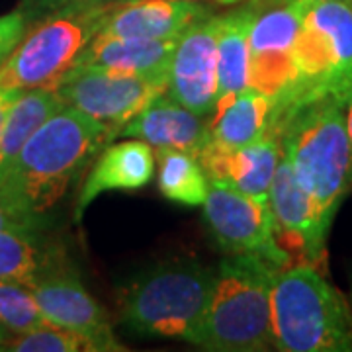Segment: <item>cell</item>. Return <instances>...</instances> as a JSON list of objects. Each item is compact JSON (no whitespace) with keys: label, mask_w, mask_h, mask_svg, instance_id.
<instances>
[{"label":"cell","mask_w":352,"mask_h":352,"mask_svg":"<svg viewBox=\"0 0 352 352\" xmlns=\"http://www.w3.org/2000/svg\"><path fill=\"white\" fill-rule=\"evenodd\" d=\"M280 270L256 254H229L215 268L200 349L261 352L274 349L272 284Z\"/></svg>","instance_id":"277c9868"},{"label":"cell","mask_w":352,"mask_h":352,"mask_svg":"<svg viewBox=\"0 0 352 352\" xmlns=\"http://www.w3.org/2000/svg\"><path fill=\"white\" fill-rule=\"evenodd\" d=\"M272 339L282 352H352V309L315 264H288L272 284Z\"/></svg>","instance_id":"5b68a950"},{"label":"cell","mask_w":352,"mask_h":352,"mask_svg":"<svg viewBox=\"0 0 352 352\" xmlns=\"http://www.w3.org/2000/svg\"><path fill=\"white\" fill-rule=\"evenodd\" d=\"M272 110L274 102L252 88L221 96L206 120L210 141L227 149L251 145L268 131Z\"/></svg>","instance_id":"d6986e66"},{"label":"cell","mask_w":352,"mask_h":352,"mask_svg":"<svg viewBox=\"0 0 352 352\" xmlns=\"http://www.w3.org/2000/svg\"><path fill=\"white\" fill-rule=\"evenodd\" d=\"M155 161L159 163V190L166 200L188 208L204 206L210 178L192 153L157 149Z\"/></svg>","instance_id":"603a6c76"},{"label":"cell","mask_w":352,"mask_h":352,"mask_svg":"<svg viewBox=\"0 0 352 352\" xmlns=\"http://www.w3.org/2000/svg\"><path fill=\"white\" fill-rule=\"evenodd\" d=\"M50 321L39 314L32 289L20 280H0V327L10 335L43 327Z\"/></svg>","instance_id":"d4e9b609"},{"label":"cell","mask_w":352,"mask_h":352,"mask_svg":"<svg viewBox=\"0 0 352 352\" xmlns=\"http://www.w3.org/2000/svg\"><path fill=\"white\" fill-rule=\"evenodd\" d=\"M118 138L141 139L155 149H178L198 159L210 135L206 118L164 94L127 122Z\"/></svg>","instance_id":"ac0fdd59"},{"label":"cell","mask_w":352,"mask_h":352,"mask_svg":"<svg viewBox=\"0 0 352 352\" xmlns=\"http://www.w3.org/2000/svg\"><path fill=\"white\" fill-rule=\"evenodd\" d=\"M204 217L217 247L227 254H256L284 268L292 256L280 247L268 200H258L226 182H210Z\"/></svg>","instance_id":"9c48e42d"},{"label":"cell","mask_w":352,"mask_h":352,"mask_svg":"<svg viewBox=\"0 0 352 352\" xmlns=\"http://www.w3.org/2000/svg\"><path fill=\"white\" fill-rule=\"evenodd\" d=\"M349 106L333 100L303 104L270 124L280 138L282 155L309 196L315 221L327 239L333 217L352 188V141Z\"/></svg>","instance_id":"6da1fadb"},{"label":"cell","mask_w":352,"mask_h":352,"mask_svg":"<svg viewBox=\"0 0 352 352\" xmlns=\"http://www.w3.org/2000/svg\"><path fill=\"white\" fill-rule=\"evenodd\" d=\"M251 0L219 16L217 32V98L249 88Z\"/></svg>","instance_id":"ffe728a7"},{"label":"cell","mask_w":352,"mask_h":352,"mask_svg":"<svg viewBox=\"0 0 352 352\" xmlns=\"http://www.w3.org/2000/svg\"><path fill=\"white\" fill-rule=\"evenodd\" d=\"M116 6V4H113ZM113 6L69 2L25 32L0 67V88H57L106 24Z\"/></svg>","instance_id":"52a82bcc"},{"label":"cell","mask_w":352,"mask_h":352,"mask_svg":"<svg viewBox=\"0 0 352 352\" xmlns=\"http://www.w3.org/2000/svg\"><path fill=\"white\" fill-rule=\"evenodd\" d=\"M55 90L65 106L96 120L118 139L127 122L166 94L168 82L98 69H75Z\"/></svg>","instance_id":"30bf717a"},{"label":"cell","mask_w":352,"mask_h":352,"mask_svg":"<svg viewBox=\"0 0 352 352\" xmlns=\"http://www.w3.org/2000/svg\"><path fill=\"white\" fill-rule=\"evenodd\" d=\"M188 2H219V4H235V2H245V0H188Z\"/></svg>","instance_id":"4dcf8cb0"},{"label":"cell","mask_w":352,"mask_h":352,"mask_svg":"<svg viewBox=\"0 0 352 352\" xmlns=\"http://www.w3.org/2000/svg\"><path fill=\"white\" fill-rule=\"evenodd\" d=\"M28 284L39 314L57 327L71 329L98 344L100 352L126 351L113 335L112 323L88 289L80 274L67 258L55 263Z\"/></svg>","instance_id":"8fae6325"},{"label":"cell","mask_w":352,"mask_h":352,"mask_svg":"<svg viewBox=\"0 0 352 352\" xmlns=\"http://www.w3.org/2000/svg\"><path fill=\"white\" fill-rule=\"evenodd\" d=\"M76 4H82V6H113V4H122L127 0H73Z\"/></svg>","instance_id":"f546056e"},{"label":"cell","mask_w":352,"mask_h":352,"mask_svg":"<svg viewBox=\"0 0 352 352\" xmlns=\"http://www.w3.org/2000/svg\"><path fill=\"white\" fill-rule=\"evenodd\" d=\"M155 175V151L149 143L133 139L104 147L90 168L76 200L75 221L78 223L88 206L104 192L139 190L147 186Z\"/></svg>","instance_id":"e0dca14e"},{"label":"cell","mask_w":352,"mask_h":352,"mask_svg":"<svg viewBox=\"0 0 352 352\" xmlns=\"http://www.w3.org/2000/svg\"><path fill=\"white\" fill-rule=\"evenodd\" d=\"M280 159V138L270 129L258 141L237 149H227L208 139L198 153L210 182H226L258 200H268Z\"/></svg>","instance_id":"5bb4252c"},{"label":"cell","mask_w":352,"mask_h":352,"mask_svg":"<svg viewBox=\"0 0 352 352\" xmlns=\"http://www.w3.org/2000/svg\"><path fill=\"white\" fill-rule=\"evenodd\" d=\"M43 226L45 217L30 212L0 190V231H39Z\"/></svg>","instance_id":"484cf974"},{"label":"cell","mask_w":352,"mask_h":352,"mask_svg":"<svg viewBox=\"0 0 352 352\" xmlns=\"http://www.w3.org/2000/svg\"><path fill=\"white\" fill-rule=\"evenodd\" d=\"M212 10L201 2L188 0H127L116 4L102 28L112 38L170 39Z\"/></svg>","instance_id":"2e32d148"},{"label":"cell","mask_w":352,"mask_h":352,"mask_svg":"<svg viewBox=\"0 0 352 352\" xmlns=\"http://www.w3.org/2000/svg\"><path fill=\"white\" fill-rule=\"evenodd\" d=\"M294 85L286 100L272 110V122L321 98L351 104L352 4L340 0L305 2L302 28L294 45Z\"/></svg>","instance_id":"8992f818"},{"label":"cell","mask_w":352,"mask_h":352,"mask_svg":"<svg viewBox=\"0 0 352 352\" xmlns=\"http://www.w3.org/2000/svg\"><path fill=\"white\" fill-rule=\"evenodd\" d=\"M24 2L34 10H50V12H53V10H59V8L67 6L71 0H24Z\"/></svg>","instance_id":"f1b7e54d"},{"label":"cell","mask_w":352,"mask_h":352,"mask_svg":"<svg viewBox=\"0 0 352 352\" xmlns=\"http://www.w3.org/2000/svg\"><path fill=\"white\" fill-rule=\"evenodd\" d=\"M176 41L178 38H112L98 34L82 51L75 69H98L168 82Z\"/></svg>","instance_id":"9a60e30c"},{"label":"cell","mask_w":352,"mask_h":352,"mask_svg":"<svg viewBox=\"0 0 352 352\" xmlns=\"http://www.w3.org/2000/svg\"><path fill=\"white\" fill-rule=\"evenodd\" d=\"M8 337H10V333H8V331H6L4 327H0V344H2L4 340L8 339Z\"/></svg>","instance_id":"d6a6232c"},{"label":"cell","mask_w":352,"mask_h":352,"mask_svg":"<svg viewBox=\"0 0 352 352\" xmlns=\"http://www.w3.org/2000/svg\"><path fill=\"white\" fill-rule=\"evenodd\" d=\"M0 351L14 352H100L98 344L80 333L47 323L8 337L0 344Z\"/></svg>","instance_id":"cb8c5ba5"},{"label":"cell","mask_w":352,"mask_h":352,"mask_svg":"<svg viewBox=\"0 0 352 352\" xmlns=\"http://www.w3.org/2000/svg\"><path fill=\"white\" fill-rule=\"evenodd\" d=\"M346 122H349V133H351V141H352V100L349 104V110H346Z\"/></svg>","instance_id":"1f68e13d"},{"label":"cell","mask_w":352,"mask_h":352,"mask_svg":"<svg viewBox=\"0 0 352 352\" xmlns=\"http://www.w3.org/2000/svg\"><path fill=\"white\" fill-rule=\"evenodd\" d=\"M307 0H251L249 30V88L278 108L296 78L294 45L300 34Z\"/></svg>","instance_id":"ba28073f"},{"label":"cell","mask_w":352,"mask_h":352,"mask_svg":"<svg viewBox=\"0 0 352 352\" xmlns=\"http://www.w3.org/2000/svg\"><path fill=\"white\" fill-rule=\"evenodd\" d=\"M63 106L55 88H32L16 98L0 133V180L12 166L25 141Z\"/></svg>","instance_id":"44dd1931"},{"label":"cell","mask_w":352,"mask_h":352,"mask_svg":"<svg viewBox=\"0 0 352 352\" xmlns=\"http://www.w3.org/2000/svg\"><path fill=\"white\" fill-rule=\"evenodd\" d=\"M268 204L274 217V233L280 247L289 256L292 252H298L303 263H321L327 239L317 227L309 196L300 186L292 164L284 155L270 184Z\"/></svg>","instance_id":"4fadbf2b"},{"label":"cell","mask_w":352,"mask_h":352,"mask_svg":"<svg viewBox=\"0 0 352 352\" xmlns=\"http://www.w3.org/2000/svg\"><path fill=\"white\" fill-rule=\"evenodd\" d=\"M63 258V249L45 243L39 231H0V280L30 282Z\"/></svg>","instance_id":"7402d4cb"},{"label":"cell","mask_w":352,"mask_h":352,"mask_svg":"<svg viewBox=\"0 0 352 352\" xmlns=\"http://www.w3.org/2000/svg\"><path fill=\"white\" fill-rule=\"evenodd\" d=\"M25 32H28V20L22 10H14L0 16V67L18 47Z\"/></svg>","instance_id":"4316f807"},{"label":"cell","mask_w":352,"mask_h":352,"mask_svg":"<svg viewBox=\"0 0 352 352\" xmlns=\"http://www.w3.org/2000/svg\"><path fill=\"white\" fill-rule=\"evenodd\" d=\"M340 2H346V4H352V0H340Z\"/></svg>","instance_id":"836d02e7"},{"label":"cell","mask_w":352,"mask_h":352,"mask_svg":"<svg viewBox=\"0 0 352 352\" xmlns=\"http://www.w3.org/2000/svg\"><path fill=\"white\" fill-rule=\"evenodd\" d=\"M351 298H352V278H351Z\"/></svg>","instance_id":"e575fe53"},{"label":"cell","mask_w":352,"mask_h":352,"mask_svg":"<svg viewBox=\"0 0 352 352\" xmlns=\"http://www.w3.org/2000/svg\"><path fill=\"white\" fill-rule=\"evenodd\" d=\"M22 92L20 90H12V88H0V133H2V127L6 122V116L10 112L12 104L16 98L20 96Z\"/></svg>","instance_id":"83f0119b"},{"label":"cell","mask_w":352,"mask_h":352,"mask_svg":"<svg viewBox=\"0 0 352 352\" xmlns=\"http://www.w3.org/2000/svg\"><path fill=\"white\" fill-rule=\"evenodd\" d=\"M214 280L215 268L194 258L149 266L120 289V323L133 335L200 346Z\"/></svg>","instance_id":"3957f363"},{"label":"cell","mask_w":352,"mask_h":352,"mask_svg":"<svg viewBox=\"0 0 352 352\" xmlns=\"http://www.w3.org/2000/svg\"><path fill=\"white\" fill-rule=\"evenodd\" d=\"M217 32L219 16L196 20L180 34L170 61L166 96L201 118L217 102Z\"/></svg>","instance_id":"7c38bea8"},{"label":"cell","mask_w":352,"mask_h":352,"mask_svg":"<svg viewBox=\"0 0 352 352\" xmlns=\"http://www.w3.org/2000/svg\"><path fill=\"white\" fill-rule=\"evenodd\" d=\"M113 139L96 120L63 106L25 141L0 180V190L30 212L45 217L87 164Z\"/></svg>","instance_id":"7a4b0ae2"}]
</instances>
